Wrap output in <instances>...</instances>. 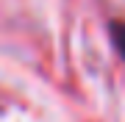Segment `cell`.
I'll use <instances>...</instances> for the list:
<instances>
[{"label":"cell","mask_w":125,"mask_h":122,"mask_svg":"<svg viewBox=\"0 0 125 122\" xmlns=\"http://www.w3.org/2000/svg\"><path fill=\"white\" fill-rule=\"evenodd\" d=\"M111 39H114L117 50H120V56L125 58V19H114L111 22Z\"/></svg>","instance_id":"cell-1"}]
</instances>
